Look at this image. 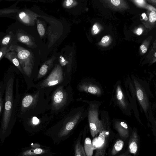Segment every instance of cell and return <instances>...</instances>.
I'll use <instances>...</instances> for the list:
<instances>
[{
    "instance_id": "f546056e",
    "label": "cell",
    "mask_w": 156,
    "mask_h": 156,
    "mask_svg": "<svg viewBox=\"0 0 156 156\" xmlns=\"http://www.w3.org/2000/svg\"><path fill=\"white\" fill-rule=\"evenodd\" d=\"M141 15L142 16L143 19L145 20V21H146L148 19V17H147L146 14L145 13H143Z\"/></svg>"
},
{
    "instance_id": "7402d4cb",
    "label": "cell",
    "mask_w": 156,
    "mask_h": 156,
    "mask_svg": "<svg viewBox=\"0 0 156 156\" xmlns=\"http://www.w3.org/2000/svg\"><path fill=\"white\" fill-rule=\"evenodd\" d=\"M149 20L151 22H155L156 20V13L155 11H152L150 13L149 17Z\"/></svg>"
},
{
    "instance_id": "44dd1931",
    "label": "cell",
    "mask_w": 156,
    "mask_h": 156,
    "mask_svg": "<svg viewBox=\"0 0 156 156\" xmlns=\"http://www.w3.org/2000/svg\"><path fill=\"white\" fill-rule=\"evenodd\" d=\"M37 29L38 32L40 36H43L45 34V29L43 25L39 23L37 25Z\"/></svg>"
},
{
    "instance_id": "8fae6325",
    "label": "cell",
    "mask_w": 156,
    "mask_h": 156,
    "mask_svg": "<svg viewBox=\"0 0 156 156\" xmlns=\"http://www.w3.org/2000/svg\"><path fill=\"white\" fill-rule=\"evenodd\" d=\"M4 57L11 62L14 66L23 75H24L23 71L21 68L20 64L17 54L13 51H10L7 52Z\"/></svg>"
},
{
    "instance_id": "d4e9b609",
    "label": "cell",
    "mask_w": 156,
    "mask_h": 156,
    "mask_svg": "<svg viewBox=\"0 0 156 156\" xmlns=\"http://www.w3.org/2000/svg\"><path fill=\"white\" fill-rule=\"evenodd\" d=\"M140 49L141 50H142V52L143 53H146L147 49L146 46L144 45H141L140 46Z\"/></svg>"
},
{
    "instance_id": "83f0119b",
    "label": "cell",
    "mask_w": 156,
    "mask_h": 156,
    "mask_svg": "<svg viewBox=\"0 0 156 156\" xmlns=\"http://www.w3.org/2000/svg\"><path fill=\"white\" fill-rule=\"evenodd\" d=\"M143 31L142 29L139 28L137 29L136 31V33L138 35H140L142 33Z\"/></svg>"
},
{
    "instance_id": "7a4b0ae2",
    "label": "cell",
    "mask_w": 156,
    "mask_h": 156,
    "mask_svg": "<svg viewBox=\"0 0 156 156\" xmlns=\"http://www.w3.org/2000/svg\"><path fill=\"white\" fill-rule=\"evenodd\" d=\"M10 51L16 52L20 64L25 75L29 77L31 75L34 65V57L30 51L24 47L17 45L10 46Z\"/></svg>"
},
{
    "instance_id": "d6a6232c",
    "label": "cell",
    "mask_w": 156,
    "mask_h": 156,
    "mask_svg": "<svg viewBox=\"0 0 156 156\" xmlns=\"http://www.w3.org/2000/svg\"><path fill=\"white\" fill-rule=\"evenodd\" d=\"M155 57H156V52L155 54Z\"/></svg>"
},
{
    "instance_id": "4dcf8cb0",
    "label": "cell",
    "mask_w": 156,
    "mask_h": 156,
    "mask_svg": "<svg viewBox=\"0 0 156 156\" xmlns=\"http://www.w3.org/2000/svg\"><path fill=\"white\" fill-rule=\"evenodd\" d=\"M136 2L139 3V4H142L143 3V2H144V1H142V0H138V1H136Z\"/></svg>"
},
{
    "instance_id": "5bb4252c",
    "label": "cell",
    "mask_w": 156,
    "mask_h": 156,
    "mask_svg": "<svg viewBox=\"0 0 156 156\" xmlns=\"http://www.w3.org/2000/svg\"><path fill=\"white\" fill-rule=\"evenodd\" d=\"M74 150L75 156H86L84 148L81 145L79 140L75 145Z\"/></svg>"
},
{
    "instance_id": "9a60e30c",
    "label": "cell",
    "mask_w": 156,
    "mask_h": 156,
    "mask_svg": "<svg viewBox=\"0 0 156 156\" xmlns=\"http://www.w3.org/2000/svg\"><path fill=\"white\" fill-rule=\"evenodd\" d=\"M136 90H137L136 92L138 99L141 105L142 104V106L143 107L144 101H146V97H145L146 95H145V92H143L144 91H143V90L139 88V87L136 88Z\"/></svg>"
},
{
    "instance_id": "cb8c5ba5",
    "label": "cell",
    "mask_w": 156,
    "mask_h": 156,
    "mask_svg": "<svg viewBox=\"0 0 156 156\" xmlns=\"http://www.w3.org/2000/svg\"><path fill=\"white\" fill-rule=\"evenodd\" d=\"M111 2L112 4L115 6H118L120 4V0H111Z\"/></svg>"
},
{
    "instance_id": "6da1fadb",
    "label": "cell",
    "mask_w": 156,
    "mask_h": 156,
    "mask_svg": "<svg viewBox=\"0 0 156 156\" xmlns=\"http://www.w3.org/2000/svg\"><path fill=\"white\" fill-rule=\"evenodd\" d=\"M13 72L9 69L4 80L5 103L3 121L5 126L7 125L11 121L16 118L20 99V97L17 91L15 98L14 97V84L15 77Z\"/></svg>"
},
{
    "instance_id": "d6986e66",
    "label": "cell",
    "mask_w": 156,
    "mask_h": 156,
    "mask_svg": "<svg viewBox=\"0 0 156 156\" xmlns=\"http://www.w3.org/2000/svg\"><path fill=\"white\" fill-rule=\"evenodd\" d=\"M10 46H5L0 48V61L4 57L7 52L10 51Z\"/></svg>"
},
{
    "instance_id": "4fadbf2b",
    "label": "cell",
    "mask_w": 156,
    "mask_h": 156,
    "mask_svg": "<svg viewBox=\"0 0 156 156\" xmlns=\"http://www.w3.org/2000/svg\"><path fill=\"white\" fill-rule=\"evenodd\" d=\"M84 151L87 156H92L93 153V147L91 140L88 137L85 139Z\"/></svg>"
},
{
    "instance_id": "ba28073f",
    "label": "cell",
    "mask_w": 156,
    "mask_h": 156,
    "mask_svg": "<svg viewBox=\"0 0 156 156\" xmlns=\"http://www.w3.org/2000/svg\"><path fill=\"white\" fill-rule=\"evenodd\" d=\"M17 3L16 2L8 8L0 9V17H9L14 19L16 15L21 10L20 8L17 7Z\"/></svg>"
},
{
    "instance_id": "8992f818",
    "label": "cell",
    "mask_w": 156,
    "mask_h": 156,
    "mask_svg": "<svg viewBox=\"0 0 156 156\" xmlns=\"http://www.w3.org/2000/svg\"><path fill=\"white\" fill-rule=\"evenodd\" d=\"M14 20L23 25H30L33 23V16L30 11L23 9L17 14Z\"/></svg>"
},
{
    "instance_id": "1f68e13d",
    "label": "cell",
    "mask_w": 156,
    "mask_h": 156,
    "mask_svg": "<svg viewBox=\"0 0 156 156\" xmlns=\"http://www.w3.org/2000/svg\"><path fill=\"white\" fill-rule=\"evenodd\" d=\"M98 28L97 27V25H94L93 27V30L94 31H95L96 30L98 29Z\"/></svg>"
},
{
    "instance_id": "836d02e7",
    "label": "cell",
    "mask_w": 156,
    "mask_h": 156,
    "mask_svg": "<svg viewBox=\"0 0 156 156\" xmlns=\"http://www.w3.org/2000/svg\"><path fill=\"white\" fill-rule=\"evenodd\" d=\"M1 1H0V2Z\"/></svg>"
},
{
    "instance_id": "30bf717a",
    "label": "cell",
    "mask_w": 156,
    "mask_h": 156,
    "mask_svg": "<svg viewBox=\"0 0 156 156\" xmlns=\"http://www.w3.org/2000/svg\"><path fill=\"white\" fill-rule=\"evenodd\" d=\"M79 89L81 91L97 95H100L101 93L100 88L95 85L83 84L80 86Z\"/></svg>"
},
{
    "instance_id": "4316f807",
    "label": "cell",
    "mask_w": 156,
    "mask_h": 156,
    "mask_svg": "<svg viewBox=\"0 0 156 156\" xmlns=\"http://www.w3.org/2000/svg\"><path fill=\"white\" fill-rule=\"evenodd\" d=\"M39 122V119L36 117H34L32 119V122L34 124L36 125L38 124Z\"/></svg>"
},
{
    "instance_id": "603a6c76",
    "label": "cell",
    "mask_w": 156,
    "mask_h": 156,
    "mask_svg": "<svg viewBox=\"0 0 156 156\" xmlns=\"http://www.w3.org/2000/svg\"><path fill=\"white\" fill-rule=\"evenodd\" d=\"M74 3V1L72 0H68L65 1V5L67 7L71 6Z\"/></svg>"
},
{
    "instance_id": "7c38bea8",
    "label": "cell",
    "mask_w": 156,
    "mask_h": 156,
    "mask_svg": "<svg viewBox=\"0 0 156 156\" xmlns=\"http://www.w3.org/2000/svg\"><path fill=\"white\" fill-rule=\"evenodd\" d=\"M116 98L118 104L123 109L126 107L128 105L127 101L125 98L124 94L120 86L118 85L117 87L116 92Z\"/></svg>"
},
{
    "instance_id": "f1b7e54d",
    "label": "cell",
    "mask_w": 156,
    "mask_h": 156,
    "mask_svg": "<svg viewBox=\"0 0 156 156\" xmlns=\"http://www.w3.org/2000/svg\"><path fill=\"white\" fill-rule=\"evenodd\" d=\"M6 34V33H5L3 32H0V41L1 40L2 38L4 37V36Z\"/></svg>"
},
{
    "instance_id": "3957f363",
    "label": "cell",
    "mask_w": 156,
    "mask_h": 156,
    "mask_svg": "<svg viewBox=\"0 0 156 156\" xmlns=\"http://www.w3.org/2000/svg\"><path fill=\"white\" fill-rule=\"evenodd\" d=\"M88 121L91 132L94 137L101 131L102 128L101 121L99 118L98 106L95 105H91L88 112Z\"/></svg>"
},
{
    "instance_id": "ac0fdd59",
    "label": "cell",
    "mask_w": 156,
    "mask_h": 156,
    "mask_svg": "<svg viewBox=\"0 0 156 156\" xmlns=\"http://www.w3.org/2000/svg\"><path fill=\"white\" fill-rule=\"evenodd\" d=\"M4 84L3 85V86L1 87L0 86V115L1 113L2 110L3 106V96L4 93V90H5V85L4 84V87H3L4 86Z\"/></svg>"
},
{
    "instance_id": "484cf974",
    "label": "cell",
    "mask_w": 156,
    "mask_h": 156,
    "mask_svg": "<svg viewBox=\"0 0 156 156\" xmlns=\"http://www.w3.org/2000/svg\"><path fill=\"white\" fill-rule=\"evenodd\" d=\"M109 40V38L107 36H105L102 39H101V42L103 43H106Z\"/></svg>"
},
{
    "instance_id": "e0dca14e",
    "label": "cell",
    "mask_w": 156,
    "mask_h": 156,
    "mask_svg": "<svg viewBox=\"0 0 156 156\" xmlns=\"http://www.w3.org/2000/svg\"><path fill=\"white\" fill-rule=\"evenodd\" d=\"M129 148L130 153L134 154L136 153L138 149L137 143L135 141H132L129 145Z\"/></svg>"
},
{
    "instance_id": "2e32d148",
    "label": "cell",
    "mask_w": 156,
    "mask_h": 156,
    "mask_svg": "<svg viewBox=\"0 0 156 156\" xmlns=\"http://www.w3.org/2000/svg\"><path fill=\"white\" fill-rule=\"evenodd\" d=\"M48 65L44 64L41 67L39 70V74L38 76V79H39L44 76L47 72L48 69Z\"/></svg>"
},
{
    "instance_id": "9c48e42d",
    "label": "cell",
    "mask_w": 156,
    "mask_h": 156,
    "mask_svg": "<svg viewBox=\"0 0 156 156\" xmlns=\"http://www.w3.org/2000/svg\"><path fill=\"white\" fill-rule=\"evenodd\" d=\"M18 44L13 32L11 31H7L6 34L0 41V48L10 46Z\"/></svg>"
},
{
    "instance_id": "ffe728a7",
    "label": "cell",
    "mask_w": 156,
    "mask_h": 156,
    "mask_svg": "<svg viewBox=\"0 0 156 156\" xmlns=\"http://www.w3.org/2000/svg\"><path fill=\"white\" fill-rule=\"evenodd\" d=\"M124 146V142L122 140L118 141L114 145V148L116 152H119L122 149Z\"/></svg>"
},
{
    "instance_id": "277c9868",
    "label": "cell",
    "mask_w": 156,
    "mask_h": 156,
    "mask_svg": "<svg viewBox=\"0 0 156 156\" xmlns=\"http://www.w3.org/2000/svg\"><path fill=\"white\" fill-rule=\"evenodd\" d=\"M63 80L62 69L58 65L52 71L48 77L41 83V88L48 87L58 85Z\"/></svg>"
},
{
    "instance_id": "52a82bcc",
    "label": "cell",
    "mask_w": 156,
    "mask_h": 156,
    "mask_svg": "<svg viewBox=\"0 0 156 156\" xmlns=\"http://www.w3.org/2000/svg\"><path fill=\"white\" fill-rule=\"evenodd\" d=\"M81 113L80 112L76 114L72 118L63 126L59 133V137H65L73 129L80 119Z\"/></svg>"
},
{
    "instance_id": "5b68a950",
    "label": "cell",
    "mask_w": 156,
    "mask_h": 156,
    "mask_svg": "<svg viewBox=\"0 0 156 156\" xmlns=\"http://www.w3.org/2000/svg\"><path fill=\"white\" fill-rule=\"evenodd\" d=\"M67 98L66 92L62 87L58 88L52 96V106L56 109H59L65 104Z\"/></svg>"
}]
</instances>
